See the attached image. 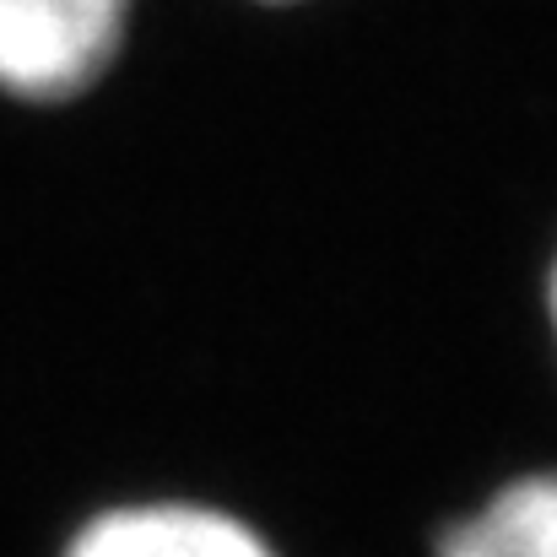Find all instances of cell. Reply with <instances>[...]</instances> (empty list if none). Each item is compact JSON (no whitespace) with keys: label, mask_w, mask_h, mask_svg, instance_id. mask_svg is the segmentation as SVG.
<instances>
[{"label":"cell","mask_w":557,"mask_h":557,"mask_svg":"<svg viewBox=\"0 0 557 557\" xmlns=\"http://www.w3.org/2000/svg\"><path fill=\"white\" fill-rule=\"evenodd\" d=\"M438 557H557V471L520 476L455 520L438 536Z\"/></svg>","instance_id":"cell-3"},{"label":"cell","mask_w":557,"mask_h":557,"mask_svg":"<svg viewBox=\"0 0 557 557\" xmlns=\"http://www.w3.org/2000/svg\"><path fill=\"white\" fill-rule=\"evenodd\" d=\"M60 557H276L244 520L206 504H125L87 520Z\"/></svg>","instance_id":"cell-2"},{"label":"cell","mask_w":557,"mask_h":557,"mask_svg":"<svg viewBox=\"0 0 557 557\" xmlns=\"http://www.w3.org/2000/svg\"><path fill=\"white\" fill-rule=\"evenodd\" d=\"M553 325H557V265H553Z\"/></svg>","instance_id":"cell-4"},{"label":"cell","mask_w":557,"mask_h":557,"mask_svg":"<svg viewBox=\"0 0 557 557\" xmlns=\"http://www.w3.org/2000/svg\"><path fill=\"white\" fill-rule=\"evenodd\" d=\"M131 0H0V92L54 103L92 87L125 44Z\"/></svg>","instance_id":"cell-1"}]
</instances>
